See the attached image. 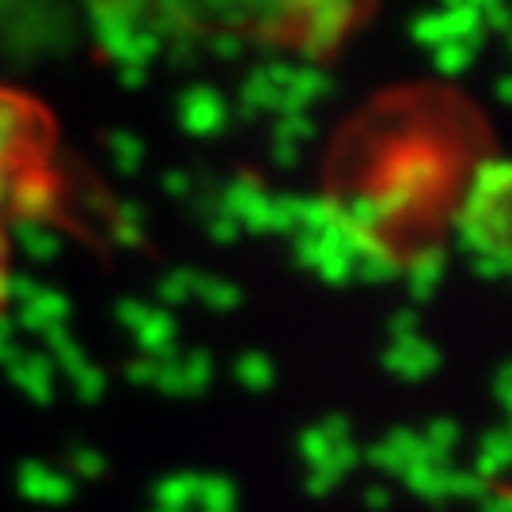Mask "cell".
Wrapping results in <instances>:
<instances>
[{"label": "cell", "mask_w": 512, "mask_h": 512, "mask_svg": "<svg viewBox=\"0 0 512 512\" xmlns=\"http://www.w3.org/2000/svg\"><path fill=\"white\" fill-rule=\"evenodd\" d=\"M387 365L395 368L399 376H406V380H418V376H425L429 368H437V353H433L429 346H421L418 338L403 334L399 346L387 353Z\"/></svg>", "instance_id": "obj_4"}, {"label": "cell", "mask_w": 512, "mask_h": 512, "mask_svg": "<svg viewBox=\"0 0 512 512\" xmlns=\"http://www.w3.org/2000/svg\"><path fill=\"white\" fill-rule=\"evenodd\" d=\"M183 126L190 133H217L224 126V103L209 88H194L183 99Z\"/></svg>", "instance_id": "obj_3"}, {"label": "cell", "mask_w": 512, "mask_h": 512, "mask_svg": "<svg viewBox=\"0 0 512 512\" xmlns=\"http://www.w3.org/2000/svg\"><path fill=\"white\" fill-rule=\"evenodd\" d=\"M239 384H247L251 391H266V387L274 384V365L266 361V357H243L236 368Z\"/></svg>", "instance_id": "obj_5"}, {"label": "cell", "mask_w": 512, "mask_h": 512, "mask_svg": "<svg viewBox=\"0 0 512 512\" xmlns=\"http://www.w3.org/2000/svg\"><path fill=\"white\" fill-rule=\"evenodd\" d=\"M262 19L274 27H262L258 38L277 42L285 50H296L304 57H330L346 42L357 23L368 19V8L349 4H311V8H262Z\"/></svg>", "instance_id": "obj_2"}, {"label": "cell", "mask_w": 512, "mask_h": 512, "mask_svg": "<svg viewBox=\"0 0 512 512\" xmlns=\"http://www.w3.org/2000/svg\"><path fill=\"white\" fill-rule=\"evenodd\" d=\"M65 202L61 145L50 107L0 84V293L23 224L54 220Z\"/></svg>", "instance_id": "obj_1"}, {"label": "cell", "mask_w": 512, "mask_h": 512, "mask_svg": "<svg viewBox=\"0 0 512 512\" xmlns=\"http://www.w3.org/2000/svg\"><path fill=\"white\" fill-rule=\"evenodd\" d=\"M437 57L444 69H467V65H471V46H463V42H444V46H437Z\"/></svg>", "instance_id": "obj_6"}]
</instances>
